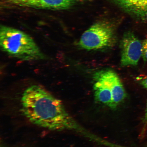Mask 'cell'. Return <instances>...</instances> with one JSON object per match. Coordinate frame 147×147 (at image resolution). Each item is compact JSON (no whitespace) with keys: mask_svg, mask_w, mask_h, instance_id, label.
<instances>
[{"mask_svg":"<svg viewBox=\"0 0 147 147\" xmlns=\"http://www.w3.org/2000/svg\"><path fill=\"white\" fill-rule=\"evenodd\" d=\"M21 103L23 115L36 126L57 131L78 128L61 101L41 86L28 88L22 95Z\"/></svg>","mask_w":147,"mask_h":147,"instance_id":"6da1fadb","label":"cell"},{"mask_svg":"<svg viewBox=\"0 0 147 147\" xmlns=\"http://www.w3.org/2000/svg\"><path fill=\"white\" fill-rule=\"evenodd\" d=\"M1 50L13 57L23 61L45 59V55L28 34L12 27L1 25Z\"/></svg>","mask_w":147,"mask_h":147,"instance_id":"7a4b0ae2","label":"cell"},{"mask_svg":"<svg viewBox=\"0 0 147 147\" xmlns=\"http://www.w3.org/2000/svg\"><path fill=\"white\" fill-rule=\"evenodd\" d=\"M115 20H103L94 24L81 37L78 45L87 50L110 48L116 43L118 24Z\"/></svg>","mask_w":147,"mask_h":147,"instance_id":"3957f363","label":"cell"},{"mask_svg":"<svg viewBox=\"0 0 147 147\" xmlns=\"http://www.w3.org/2000/svg\"><path fill=\"white\" fill-rule=\"evenodd\" d=\"M88 0H1L3 6L51 10H66Z\"/></svg>","mask_w":147,"mask_h":147,"instance_id":"277c9868","label":"cell"},{"mask_svg":"<svg viewBox=\"0 0 147 147\" xmlns=\"http://www.w3.org/2000/svg\"><path fill=\"white\" fill-rule=\"evenodd\" d=\"M121 65L136 66L142 56V43L133 32L125 33L121 41Z\"/></svg>","mask_w":147,"mask_h":147,"instance_id":"5b68a950","label":"cell"},{"mask_svg":"<svg viewBox=\"0 0 147 147\" xmlns=\"http://www.w3.org/2000/svg\"><path fill=\"white\" fill-rule=\"evenodd\" d=\"M94 76L102 79L109 86L113 99L111 108H116L126 96L123 85L117 74L112 70L106 69L97 71Z\"/></svg>","mask_w":147,"mask_h":147,"instance_id":"8992f818","label":"cell"},{"mask_svg":"<svg viewBox=\"0 0 147 147\" xmlns=\"http://www.w3.org/2000/svg\"><path fill=\"white\" fill-rule=\"evenodd\" d=\"M123 10L141 20L147 19V0H115Z\"/></svg>","mask_w":147,"mask_h":147,"instance_id":"52a82bcc","label":"cell"},{"mask_svg":"<svg viewBox=\"0 0 147 147\" xmlns=\"http://www.w3.org/2000/svg\"><path fill=\"white\" fill-rule=\"evenodd\" d=\"M93 76L95 82L93 86L95 100L111 108L113 99L111 88L102 79Z\"/></svg>","mask_w":147,"mask_h":147,"instance_id":"ba28073f","label":"cell"},{"mask_svg":"<svg viewBox=\"0 0 147 147\" xmlns=\"http://www.w3.org/2000/svg\"><path fill=\"white\" fill-rule=\"evenodd\" d=\"M142 57L145 61H147V39L142 43Z\"/></svg>","mask_w":147,"mask_h":147,"instance_id":"9c48e42d","label":"cell"},{"mask_svg":"<svg viewBox=\"0 0 147 147\" xmlns=\"http://www.w3.org/2000/svg\"><path fill=\"white\" fill-rule=\"evenodd\" d=\"M140 82L141 85L147 90V76L141 79Z\"/></svg>","mask_w":147,"mask_h":147,"instance_id":"30bf717a","label":"cell"},{"mask_svg":"<svg viewBox=\"0 0 147 147\" xmlns=\"http://www.w3.org/2000/svg\"><path fill=\"white\" fill-rule=\"evenodd\" d=\"M144 122L146 123H147V104L146 111V113H145V115L144 116Z\"/></svg>","mask_w":147,"mask_h":147,"instance_id":"8fae6325","label":"cell"}]
</instances>
